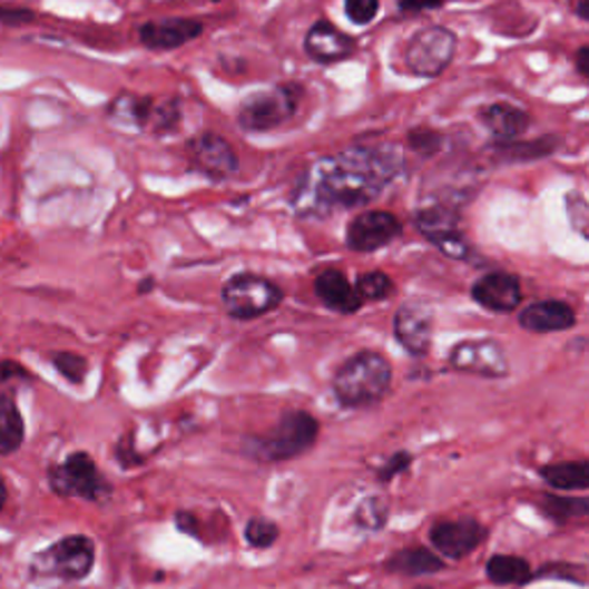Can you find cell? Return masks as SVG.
I'll return each instance as SVG.
<instances>
[{
	"label": "cell",
	"instance_id": "cell-7",
	"mask_svg": "<svg viewBox=\"0 0 589 589\" xmlns=\"http://www.w3.org/2000/svg\"><path fill=\"white\" fill-rule=\"evenodd\" d=\"M95 565V546L88 537L75 534L56 541L32 560V571L60 580H81Z\"/></svg>",
	"mask_w": 589,
	"mask_h": 589
},
{
	"label": "cell",
	"instance_id": "cell-16",
	"mask_svg": "<svg viewBox=\"0 0 589 589\" xmlns=\"http://www.w3.org/2000/svg\"><path fill=\"white\" fill-rule=\"evenodd\" d=\"M487 539V528L474 518H461V521H442L431 530V543L438 552L449 560L468 558L470 552Z\"/></svg>",
	"mask_w": 589,
	"mask_h": 589
},
{
	"label": "cell",
	"instance_id": "cell-13",
	"mask_svg": "<svg viewBox=\"0 0 589 589\" xmlns=\"http://www.w3.org/2000/svg\"><path fill=\"white\" fill-rule=\"evenodd\" d=\"M394 336L412 357H426L433 343V311L429 304H403L394 316Z\"/></svg>",
	"mask_w": 589,
	"mask_h": 589
},
{
	"label": "cell",
	"instance_id": "cell-8",
	"mask_svg": "<svg viewBox=\"0 0 589 589\" xmlns=\"http://www.w3.org/2000/svg\"><path fill=\"white\" fill-rule=\"evenodd\" d=\"M414 226L449 258L465 261L472 254L457 207H449L446 203L426 205L414 215Z\"/></svg>",
	"mask_w": 589,
	"mask_h": 589
},
{
	"label": "cell",
	"instance_id": "cell-12",
	"mask_svg": "<svg viewBox=\"0 0 589 589\" xmlns=\"http://www.w3.org/2000/svg\"><path fill=\"white\" fill-rule=\"evenodd\" d=\"M187 155H189L192 166L198 173H203L205 178H210L215 183H222L235 176V170L239 166L233 146L226 141L224 136L215 131L196 134L187 144Z\"/></svg>",
	"mask_w": 589,
	"mask_h": 589
},
{
	"label": "cell",
	"instance_id": "cell-26",
	"mask_svg": "<svg viewBox=\"0 0 589 589\" xmlns=\"http://www.w3.org/2000/svg\"><path fill=\"white\" fill-rule=\"evenodd\" d=\"M355 291L362 297V302L366 304V302H383V300L392 297L396 288H394L392 276L375 269V272H366V274L357 276Z\"/></svg>",
	"mask_w": 589,
	"mask_h": 589
},
{
	"label": "cell",
	"instance_id": "cell-15",
	"mask_svg": "<svg viewBox=\"0 0 589 589\" xmlns=\"http://www.w3.org/2000/svg\"><path fill=\"white\" fill-rule=\"evenodd\" d=\"M472 300L493 314H511L523 302L521 279L509 272H489L472 284Z\"/></svg>",
	"mask_w": 589,
	"mask_h": 589
},
{
	"label": "cell",
	"instance_id": "cell-24",
	"mask_svg": "<svg viewBox=\"0 0 589 589\" xmlns=\"http://www.w3.org/2000/svg\"><path fill=\"white\" fill-rule=\"evenodd\" d=\"M541 474L552 489H560V491H585L589 487V463L587 461L546 465Z\"/></svg>",
	"mask_w": 589,
	"mask_h": 589
},
{
	"label": "cell",
	"instance_id": "cell-6",
	"mask_svg": "<svg viewBox=\"0 0 589 589\" xmlns=\"http://www.w3.org/2000/svg\"><path fill=\"white\" fill-rule=\"evenodd\" d=\"M321 424L304 410H288L276 426L256 442V457L265 461H291L318 440Z\"/></svg>",
	"mask_w": 589,
	"mask_h": 589
},
{
	"label": "cell",
	"instance_id": "cell-29",
	"mask_svg": "<svg viewBox=\"0 0 589 589\" xmlns=\"http://www.w3.org/2000/svg\"><path fill=\"white\" fill-rule=\"evenodd\" d=\"M56 371L69 380L72 385H81L86 380V373H88V360L77 355V353H56L51 357Z\"/></svg>",
	"mask_w": 589,
	"mask_h": 589
},
{
	"label": "cell",
	"instance_id": "cell-4",
	"mask_svg": "<svg viewBox=\"0 0 589 589\" xmlns=\"http://www.w3.org/2000/svg\"><path fill=\"white\" fill-rule=\"evenodd\" d=\"M459 38L452 28L429 26L412 35L403 47V67L410 77L435 79L452 65Z\"/></svg>",
	"mask_w": 589,
	"mask_h": 589
},
{
	"label": "cell",
	"instance_id": "cell-30",
	"mask_svg": "<svg viewBox=\"0 0 589 589\" xmlns=\"http://www.w3.org/2000/svg\"><path fill=\"white\" fill-rule=\"evenodd\" d=\"M180 125V107L176 99H166V101H155V111L150 120V129L157 134H170L176 131Z\"/></svg>",
	"mask_w": 589,
	"mask_h": 589
},
{
	"label": "cell",
	"instance_id": "cell-41",
	"mask_svg": "<svg viewBox=\"0 0 589 589\" xmlns=\"http://www.w3.org/2000/svg\"><path fill=\"white\" fill-rule=\"evenodd\" d=\"M6 500H8V489H6V481L0 479V509L6 507Z\"/></svg>",
	"mask_w": 589,
	"mask_h": 589
},
{
	"label": "cell",
	"instance_id": "cell-25",
	"mask_svg": "<svg viewBox=\"0 0 589 589\" xmlns=\"http://www.w3.org/2000/svg\"><path fill=\"white\" fill-rule=\"evenodd\" d=\"M489 580L495 585H523L532 578V569L523 558L495 556L487 565Z\"/></svg>",
	"mask_w": 589,
	"mask_h": 589
},
{
	"label": "cell",
	"instance_id": "cell-31",
	"mask_svg": "<svg viewBox=\"0 0 589 589\" xmlns=\"http://www.w3.org/2000/svg\"><path fill=\"white\" fill-rule=\"evenodd\" d=\"M387 513H390V507L383 500H380V498H369V500H364V504L357 511V521L364 528L375 530V528H383L385 526Z\"/></svg>",
	"mask_w": 589,
	"mask_h": 589
},
{
	"label": "cell",
	"instance_id": "cell-2",
	"mask_svg": "<svg viewBox=\"0 0 589 589\" xmlns=\"http://www.w3.org/2000/svg\"><path fill=\"white\" fill-rule=\"evenodd\" d=\"M392 387V364L375 351H362L345 360L332 377V390L341 405L366 408L383 401Z\"/></svg>",
	"mask_w": 589,
	"mask_h": 589
},
{
	"label": "cell",
	"instance_id": "cell-9",
	"mask_svg": "<svg viewBox=\"0 0 589 589\" xmlns=\"http://www.w3.org/2000/svg\"><path fill=\"white\" fill-rule=\"evenodd\" d=\"M403 235V224L387 210H366L351 219L345 228V247L357 254H373L390 247Z\"/></svg>",
	"mask_w": 589,
	"mask_h": 589
},
{
	"label": "cell",
	"instance_id": "cell-33",
	"mask_svg": "<svg viewBox=\"0 0 589 589\" xmlns=\"http://www.w3.org/2000/svg\"><path fill=\"white\" fill-rule=\"evenodd\" d=\"M567 213H569V224L576 233L587 237L589 230V205L582 194L573 192L567 196Z\"/></svg>",
	"mask_w": 589,
	"mask_h": 589
},
{
	"label": "cell",
	"instance_id": "cell-34",
	"mask_svg": "<svg viewBox=\"0 0 589 589\" xmlns=\"http://www.w3.org/2000/svg\"><path fill=\"white\" fill-rule=\"evenodd\" d=\"M245 537L254 548H269L276 541V537H279V528L265 521V518H254V521L247 526Z\"/></svg>",
	"mask_w": 589,
	"mask_h": 589
},
{
	"label": "cell",
	"instance_id": "cell-42",
	"mask_svg": "<svg viewBox=\"0 0 589 589\" xmlns=\"http://www.w3.org/2000/svg\"><path fill=\"white\" fill-rule=\"evenodd\" d=\"M153 279H146V282H141V288H138V293H150L153 291Z\"/></svg>",
	"mask_w": 589,
	"mask_h": 589
},
{
	"label": "cell",
	"instance_id": "cell-10",
	"mask_svg": "<svg viewBox=\"0 0 589 589\" xmlns=\"http://www.w3.org/2000/svg\"><path fill=\"white\" fill-rule=\"evenodd\" d=\"M51 487L58 495H79L84 500H104L109 495V487L99 474L95 461L77 452L69 457L62 465L51 468Z\"/></svg>",
	"mask_w": 589,
	"mask_h": 589
},
{
	"label": "cell",
	"instance_id": "cell-3",
	"mask_svg": "<svg viewBox=\"0 0 589 589\" xmlns=\"http://www.w3.org/2000/svg\"><path fill=\"white\" fill-rule=\"evenodd\" d=\"M302 97H304V88L297 84H282L269 90L252 92L249 97L239 101L235 114L237 125L245 131H254V134L279 129L297 116Z\"/></svg>",
	"mask_w": 589,
	"mask_h": 589
},
{
	"label": "cell",
	"instance_id": "cell-40",
	"mask_svg": "<svg viewBox=\"0 0 589 589\" xmlns=\"http://www.w3.org/2000/svg\"><path fill=\"white\" fill-rule=\"evenodd\" d=\"M589 0H580V3H578V10H576V14L582 19V21H587L589 19Z\"/></svg>",
	"mask_w": 589,
	"mask_h": 589
},
{
	"label": "cell",
	"instance_id": "cell-35",
	"mask_svg": "<svg viewBox=\"0 0 589 589\" xmlns=\"http://www.w3.org/2000/svg\"><path fill=\"white\" fill-rule=\"evenodd\" d=\"M35 19V12L28 8H10L0 6V23L3 26H23Z\"/></svg>",
	"mask_w": 589,
	"mask_h": 589
},
{
	"label": "cell",
	"instance_id": "cell-20",
	"mask_svg": "<svg viewBox=\"0 0 589 589\" xmlns=\"http://www.w3.org/2000/svg\"><path fill=\"white\" fill-rule=\"evenodd\" d=\"M314 291L327 308H332V311H336V314H343V316L357 314V311L364 306L362 297L355 291V284H351L345 272H341L336 267H327V269L316 274Z\"/></svg>",
	"mask_w": 589,
	"mask_h": 589
},
{
	"label": "cell",
	"instance_id": "cell-38",
	"mask_svg": "<svg viewBox=\"0 0 589 589\" xmlns=\"http://www.w3.org/2000/svg\"><path fill=\"white\" fill-rule=\"evenodd\" d=\"M589 47L587 45H582L578 51H576V72L582 77V79H587L589 77Z\"/></svg>",
	"mask_w": 589,
	"mask_h": 589
},
{
	"label": "cell",
	"instance_id": "cell-23",
	"mask_svg": "<svg viewBox=\"0 0 589 589\" xmlns=\"http://www.w3.org/2000/svg\"><path fill=\"white\" fill-rule=\"evenodd\" d=\"M23 442V418L12 394H0V457L12 454Z\"/></svg>",
	"mask_w": 589,
	"mask_h": 589
},
{
	"label": "cell",
	"instance_id": "cell-5",
	"mask_svg": "<svg viewBox=\"0 0 589 589\" xmlns=\"http://www.w3.org/2000/svg\"><path fill=\"white\" fill-rule=\"evenodd\" d=\"M282 302V286L254 272H239L230 276L222 288V304L226 314L235 321H254L267 316L269 311L279 308Z\"/></svg>",
	"mask_w": 589,
	"mask_h": 589
},
{
	"label": "cell",
	"instance_id": "cell-17",
	"mask_svg": "<svg viewBox=\"0 0 589 589\" xmlns=\"http://www.w3.org/2000/svg\"><path fill=\"white\" fill-rule=\"evenodd\" d=\"M304 51L311 60H316L321 65H332L351 58L357 51V40L338 30L332 21L321 19L308 28L304 38Z\"/></svg>",
	"mask_w": 589,
	"mask_h": 589
},
{
	"label": "cell",
	"instance_id": "cell-19",
	"mask_svg": "<svg viewBox=\"0 0 589 589\" xmlns=\"http://www.w3.org/2000/svg\"><path fill=\"white\" fill-rule=\"evenodd\" d=\"M518 325L532 334L565 332L576 325V311L562 300H539L518 314Z\"/></svg>",
	"mask_w": 589,
	"mask_h": 589
},
{
	"label": "cell",
	"instance_id": "cell-27",
	"mask_svg": "<svg viewBox=\"0 0 589 589\" xmlns=\"http://www.w3.org/2000/svg\"><path fill=\"white\" fill-rule=\"evenodd\" d=\"M541 509L546 511L548 518L558 523L571 521V518H582L589 511L587 500L582 498H556V495H543Z\"/></svg>",
	"mask_w": 589,
	"mask_h": 589
},
{
	"label": "cell",
	"instance_id": "cell-14",
	"mask_svg": "<svg viewBox=\"0 0 589 589\" xmlns=\"http://www.w3.org/2000/svg\"><path fill=\"white\" fill-rule=\"evenodd\" d=\"M205 26L189 17H166L138 28V40L150 51H176L203 35Z\"/></svg>",
	"mask_w": 589,
	"mask_h": 589
},
{
	"label": "cell",
	"instance_id": "cell-36",
	"mask_svg": "<svg viewBox=\"0 0 589 589\" xmlns=\"http://www.w3.org/2000/svg\"><path fill=\"white\" fill-rule=\"evenodd\" d=\"M444 0H399V12L414 17V14H424L431 10H438Z\"/></svg>",
	"mask_w": 589,
	"mask_h": 589
},
{
	"label": "cell",
	"instance_id": "cell-28",
	"mask_svg": "<svg viewBox=\"0 0 589 589\" xmlns=\"http://www.w3.org/2000/svg\"><path fill=\"white\" fill-rule=\"evenodd\" d=\"M405 144L412 153H418L422 157H433L442 150L444 146V136L431 127H414L408 131Z\"/></svg>",
	"mask_w": 589,
	"mask_h": 589
},
{
	"label": "cell",
	"instance_id": "cell-18",
	"mask_svg": "<svg viewBox=\"0 0 589 589\" xmlns=\"http://www.w3.org/2000/svg\"><path fill=\"white\" fill-rule=\"evenodd\" d=\"M479 120L495 138L498 146L521 141V136L532 125V118L528 111L518 109V107H513V104H507V101H493V104H487V107H481Z\"/></svg>",
	"mask_w": 589,
	"mask_h": 589
},
{
	"label": "cell",
	"instance_id": "cell-21",
	"mask_svg": "<svg viewBox=\"0 0 589 589\" xmlns=\"http://www.w3.org/2000/svg\"><path fill=\"white\" fill-rule=\"evenodd\" d=\"M155 111V99L153 97H138L131 92L118 95L109 104V118L114 122L134 127V129H148Z\"/></svg>",
	"mask_w": 589,
	"mask_h": 589
},
{
	"label": "cell",
	"instance_id": "cell-11",
	"mask_svg": "<svg viewBox=\"0 0 589 589\" xmlns=\"http://www.w3.org/2000/svg\"><path fill=\"white\" fill-rule=\"evenodd\" d=\"M452 369L479 377H507L509 375V357L502 349V343L495 338H468L454 345L449 355Z\"/></svg>",
	"mask_w": 589,
	"mask_h": 589
},
{
	"label": "cell",
	"instance_id": "cell-37",
	"mask_svg": "<svg viewBox=\"0 0 589 589\" xmlns=\"http://www.w3.org/2000/svg\"><path fill=\"white\" fill-rule=\"evenodd\" d=\"M408 465H410V454H396V457H392V459L387 461L385 470L380 472V479H383V481H390L396 472L405 470Z\"/></svg>",
	"mask_w": 589,
	"mask_h": 589
},
{
	"label": "cell",
	"instance_id": "cell-32",
	"mask_svg": "<svg viewBox=\"0 0 589 589\" xmlns=\"http://www.w3.org/2000/svg\"><path fill=\"white\" fill-rule=\"evenodd\" d=\"M343 8L355 26H369L380 12V0H343Z\"/></svg>",
	"mask_w": 589,
	"mask_h": 589
},
{
	"label": "cell",
	"instance_id": "cell-1",
	"mask_svg": "<svg viewBox=\"0 0 589 589\" xmlns=\"http://www.w3.org/2000/svg\"><path fill=\"white\" fill-rule=\"evenodd\" d=\"M405 168L396 146H353L311 164L293 189L300 217L323 219L373 203Z\"/></svg>",
	"mask_w": 589,
	"mask_h": 589
},
{
	"label": "cell",
	"instance_id": "cell-22",
	"mask_svg": "<svg viewBox=\"0 0 589 589\" xmlns=\"http://www.w3.org/2000/svg\"><path fill=\"white\" fill-rule=\"evenodd\" d=\"M385 569L403 576H429L442 571L444 562L426 548H408V550H399L385 565Z\"/></svg>",
	"mask_w": 589,
	"mask_h": 589
},
{
	"label": "cell",
	"instance_id": "cell-39",
	"mask_svg": "<svg viewBox=\"0 0 589 589\" xmlns=\"http://www.w3.org/2000/svg\"><path fill=\"white\" fill-rule=\"evenodd\" d=\"M12 375H26V371L17 362H0V383Z\"/></svg>",
	"mask_w": 589,
	"mask_h": 589
}]
</instances>
